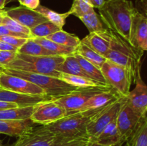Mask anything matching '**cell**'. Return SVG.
Returning <instances> with one entry per match:
<instances>
[{
    "label": "cell",
    "mask_w": 147,
    "mask_h": 146,
    "mask_svg": "<svg viewBox=\"0 0 147 146\" xmlns=\"http://www.w3.org/2000/svg\"><path fill=\"white\" fill-rule=\"evenodd\" d=\"M100 18L108 29L129 42L132 18L136 11L129 0H106L98 9Z\"/></svg>",
    "instance_id": "6da1fadb"
},
{
    "label": "cell",
    "mask_w": 147,
    "mask_h": 146,
    "mask_svg": "<svg viewBox=\"0 0 147 146\" xmlns=\"http://www.w3.org/2000/svg\"><path fill=\"white\" fill-rule=\"evenodd\" d=\"M65 56H31L17 53L16 57L4 68L40 74L58 78L57 68L63 62Z\"/></svg>",
    "instance_id": "7a4b0ae2"
},
{
    "label": "cell",
    "mask_w": 147,
    "mask_h": 146,
    "mask_svg": "<svg viewBox=\"0 0 147 146\" xmlns=\"http://www.w3.org/2000/svg\"><path fill=\"white\" fill-rule=\"evenodd\" d=\"M105 107L78 112L66 115L55 123L43 126L57 136L63 138L73 139L88 135L87 126L88 123Z\"/></svg>",
    "instance_id": "3957f363"
},
{
    "label": "cell",
    "mask_w": 147,
    "mask_h": 146,
    "mask_svg": "<svg viewBox=\"0 0 147 146\" xmlns=\"http://www.w3.org/2000/svg\"><path fill=\"white\" fill-rule=\"evenodd\" d=\"M2 72L31 82L33 84L42 89L45 92L46 94L51 97L53 99L68 94L72 92L76 91L79 89L78 87H73L65 82L60 79L44 75V74H34L27 72L20 71V70L4 68V67Z\"/></svg>",
    "instance_id": "277c9868"
},
{
    "label": "cell",
    "mask_w": 147,
    "mask_h": 146,
    "mask_svg": "<svg viewBox=\"0 0 147 146\" xmlns=\"http://www.w3.org/2000/svg\"><path fill=\"white\" fill-rule=\"evenodd\" d=\"M106 83L122 97H127L134 79L124 67L107 60L100 68Z\"/></svg>",
    "instance_id": "5b68a950"
},
{
    "label": "cell",
    "mask_w": 147,
    "mask_h": 146,
    "mask_svg": "<svg viewBox=\"0 0 147 146\" xmlns=\"http://www.w3.org/2000/svg\"><path fill=\"white\" fill-rule=\"evenodd\" d=\"M146 117L138 115L127 102L126 97L116 117V125L120 133L122 145L131 138L134 133L140 127Z\"/></svg>",
    "instance_id": "8992f818"
},
{
    "label": "cell",
    "mask_w": 147,
    "mask_h": 146,
    "mask_svg": "<svg viewBox=\"0 0 147 146\" xmlns=\"http://www.w3.org/2000/svg\"><path fill=\"white\" fill-rule=\"evenodd\" d=\"M111 89V87H86L70 92V94L53 99L58 102L66 112V115L80 112L86 102L95 94Z\"/></svg>",
    "instance_id": "52a82bcc"
},
{
    "label": "cell",
    "mask_w": 147,
    "mask_h": 146,
    "mask_svg": "<svg viewBox=\"0 0 147 146\" xmlns=\"http://www.w3.org/2000/svg\"><path fill=\"white\" fill-rule=\"evenodd\" d=\"M67 138L57 136L44 126L34 128L23 135L12 146H57Z\"/></svg>",
    "instance_id": "ba28073f"
},
{
    "label": "cell",
    "mask_w": 147,
    "mask_h": 146,
    "mask_svg": "<svg viewBox=\"0 0 147 146\" xmlns=\"http://www.w3.org/2000/svg\"><path fill=\"white\" fill-rule=\"evenodd\" d=\"M125 97H121L115 102L109 104L100 111L87 126V135L92 142H95L103 129L116 118L121 107L124 102Z\"/></svg>",
    "instance_id": "9c48e42d"
},
{
    "label": "cell",
    "mask_w": 147,
    "mask_h": 146,
    "mask_svg": "<svg viewBox=\"0 0 147 146\" xmlns=\"http://www.w3.org/2000/svg\"><path fill=\"white\" fill-rule=\"evenodd\" d=\"M66 116L65 109L55 100L43 102L34 107L30 120L33 123L47 125Z\"/></svg>",
    "instance_id": "30bf717a"
},
{
    "label": "cell",
    "mask_w": 147,
    "mask_h": 146,
    "mask_svg": "<svg viewBox=\"0 0 147 146\" xmlns=\"http://www.w3.org/2000/svg\"><path fill=\"white\" fill-rule=\"evenodd\" d=\"M0 88L22 94L47 95L42 89L31 82L4 72L0 73Z\"/></svg>",
    "instance_id": "8fae6325"
},
{
    "label": "cell",
    "mask_w": 147,
    "mask_h": 146,
    "mask_svg": "<svg viewBox=\"0 0 147 146\" xmlns=\"http://www.w3.org/2000/svg\"><path fill=\"white\" fill-rule=\"evenodd\" d=\"M5 14L30 29L41 23L48 21L46 17L35 10L22 5L5 10Z\"/></svg>",
    "instance_id": "7c38bea8"
},
{
    "label": "cell",
    "mask_w": 147,
    "mask_h": 146,
    "mask_svg": "<svg viewBox=\"0 0 147 146\" xmlns=\"http://www.w3.org/2000/svg\"><path fill=\"white\" fill-rule=\"evenodd\" d=\"M136 87L126 97L130 107L142 117H147V85L144 82L141 73L136 77Z\"/></svg>",
    "instance_id": "4fadbf2b"
},
{
    "label": "cell",
    "mask_w": 147,
    "mask_h": 146,
    "mask_svg": "<svg viewBox=\"0 0 147 146\" xmlns=\"http://www.w3.org/2000/svg\"><path fill=\"white\" fill-rule=\"evenodd\" d=\"M53 100L47 95L22 94L0 88V100L16 104L19 107H34L43 102Z\"/></svg>",
    "instance_id": "5bb4252c"
},
{
    "label": "cell",
    "mask_w": 147,
    "mask_h": 146,
    "mask_svg": "<svg viewBox=\"0 0 147 146\" xmlns=\"http://www.w3.org/2000/svg\"><path fill=\"white\" fill-rule=\"evenodd\" d=\"M147 36V17L137 9L132 18L129 42L134 47L142 49Z\"/></svg>",
    "instance_id": "9a60e30c"
},
{
    "label": "cell",
    "mask_w": 147,
    "mask_h": 146,
    "mask_svg": "<svg viewBox=\"0 0 147 146\" xmlns=\"http://www.w3.org/2000/svg\"><path fill=\"white\" fill-rule=\"evenodd\" d=\"M121 97H122V96L113 88L100 92L90 97L83 106L80 112L105 107L117 101Z\"/></svg>",
    "instance_id": "2e32d148"
},
{
    "label": "cell",
    "mask_w": 147,
    "mask_h": 146,
    "mask_svg": "<svg viewBox=\"0 0 147 146\" xmlns=\"http://www.w3.org/2000/svg\"><path fill=\"white\" fill-rule=\"evenodd\" d=\"M81 42L105 57L111 48L110 38L108 32V29L103 32L89 33L83 40H81Z\"/></svg>",
    "instance_id": "e0dca14e"
},
{
    "label": "cell",
    "mask_w": 147,
    "mask_h": 146,
    "mask_svg": "<svg viewBox=\"0 0 147 146\" xmlns=\"http://www.w3.org/2000/svg\"><path fill=\"white\" fill-rule=\"evenodd\" d=\"M30 119L22 120H0V134L20 137L33 128Z\"/></svg>",
    "instance_id": "ac0fdd59"
},
{
    "label": "cell",
    "mask_w": 147,
    "mask_h": 146,
    "mask_svg": "<svg viewBox=\"0 0 147 146\" xmlns=\"http://www.w3.org/2000/svg\"><path fill=\"white\" fill-rule=\"evenodd\" d=\"M95 142L103 146L122 145L120 133L116 125V118L103 129Z\"/></svg>",
    "instance_id": "d6986e66"
},
{
    "label": "cell",
    "mask_w": 147,
    "mask_h": 146,
    "mask_svg": "<svg viewBox=\"0 0 147 146\" xmlns=\"http://www.w3.org/2000/svg\"><path fill=\"white\" fill-rule=\"evenodd\" d=\"M59 79L63 80L65 82L78 88H86V87H110V86L104 85L103 84L98 82L92 79L81 76L73 75L67 73H60Z\"/></svg>",
    "instance_id": "ffe728a7"
},
{
    "label": "cell",
    "mask_w": 147,
    "mask_h": 146,
    "mask_svg": "<svg viewBox=\"0 0 147 146\" xmlns=\"http://www.w3.org/2000/svg\"><path fill=\"white\" fill-rule=\"evenodd\" d=\"M34 107L0 110V120H22L30 119Z\"/></svg>",
    "instance_id": "44dd1931"
},
{
    "label": "cell",
    "mask_w": 147,
    "mask_h": 146,
    "mask_svg": "<svg viewBox=\"0 0 147 146\" xmlns=\"http://www.w3.org/2000/svg\"><path fill=\"white\" fill-rule=\"evenodd\" d=\"M74 55L78 60V61L79 64L81 66L83 70L86 72V74H87L89 78L92 79V80H95V81L98 82L100 83V84L109 86L106 83V81L105 80L104 77H103V74H102L100 69H99L96 65L90 63V62L85 60L83 57H82L79 54L74 53Z\"/></svg>",
    "instance_id": "7402d4cb"
},
{
    "label": "cell",
    "mask_w": 147,
    "mask_h": 146,
    "mask_svg": "<svg viewBox=\"0 0 147 146\" xmlns=\"http://www.w3.org/2000/svg\"><path fill=\"white\" fill-rule=\"evenodd\" d=\"M35 42L38 43L40 45L44 47L47 50H50L52 52L55 53L56 55L67 56L76 53V48L73 47H67L65 46L61 45L57 43L54 42L51 40H48L45 37H34L32 38Z\"/></svg>",
    "instance_id": "603a6c76"
},
{
    "label": "cell",
    "mask_w": 147,
    "mask_h": 146,
    "mask_svg": "<svg viewBox=\"0 0 147 146\" xmlns=\"http://www.w3.org/2000/svg\"><path fill=\"white\" fill-rule=\"evenodd\" d=\"M57 71H59L60 72L73 74V75L88 77L86 72L83 70L78 61L75 57L74 54L65 56L64 61L57 68Z\"/></svg>",
    "instance_id": "cb8c5ba5"
},
{
    "label": "cell",
    "mask_w": 147,
    "mask_h": 146,
    "mask_svg": "<svg viewBox=\"0 0 147 146\" xmlns=\"http://www.w3.org/2000/svg\"><path fill=\"white\" fill-rule=\"evenodd\" d=\"M76 53L81 56L87 61L90 62V63L96 65L99 69L101 68L105 62L107 60L106 57L99 54L98 53L95 52L84 43L82 42L81 40H80V43L78 47L76 48Z\"/></svg>",
    "instance_id": "d4e9b609"
},
{
    "label": "cell",
    "mask_w": 147,
    "mask_h": 146,
    "mask_svg": "<svg viewBox=\"0 0 147 146\" xmlns=\"http://www.w3.org/2000/svg\"><path fill=\"white\" fill-rule=\"evenodd\" d=\"M45 38L48 39L61 45L73 48H77L80 43V40L77 36L63 31V29L56 31Z\"/></svg>",
    "instance_id": "484cf974"
},
{
    "label": "cell",
    "mask_w": 147,
    "mask_h": 146,
    "mask_svg": "<svg viewBox=\"0 0 147 146\" xmlns=\"http://www.w3.org/2000/svg\"><path fill=\"white\" fill-rule=\"evenodd\" d=\"M17 52L31 56H56L55 53L35 42L32 39H28L27 41L18 49Z\"/></svg>",
    "instance_id": "4316f807"
},
{
    "label": "cell",
    "mask_w": 147,
    "mask_h": 146,
    "mask_svg": "<svg viewBox=\"0 0 147 146\" xmlns=\"http://www.w3.org/2000/svg\"><path fill=\"white\" fill-rule=\"evenodd\" d=\"M79 19L87 27L90 33L103 32L108 29L107 27H103L101 19L96 14L95 10L79 17Z\"/></svg>",
    "instance_id": "83f0119b"
},
{
    "label": "cell",
    "mask_w": 147,
    "mask_h": 146,
    "mask_svg": "<svg viewBox=\"0 0 147 146\" xmlns=\"http://www.w3.org/2000/svg\"><path fill=\"white\" fill-rule=\"evenodd\" d=\"M35 11H37V12H39L42 15L44 16L45 17H46L47 19V20L53 23V24H55L56 26L60 27L62 29H63V26L65 24L66 19L70 15L69 11L65 13H63V14H60V13L56 12V11L50 9L47 7L42 5L39 6L36 9Z\"/></svg>",
    "instance_id": "f1b7e54d"
},
{
    "label": "cell",
    "mask_w": 147,
    "mask_h": 146,
    "mask_svg": "<svg viewBox=\"0 0 147 146\" xmlns=\"http://www.w3.org/2000/svg\"><path fill=\"white\" fill-rule=\"evenodd\" d=\"M1 24L5 25L11 31L21 36L22 38L32 39L30 29L22 25L21 24L17 22V21L10 18L9 17L6 15L5 13H4V15L2 17Z\"/></svg>",
    "instance_id": "f546056e"
},
{
    "label": "cell",
    "mask_w": 147,
    "mask_h": 146,
    "mask_svg": "<svg viewBox=\"0 0 147 146\" xmlns=\"http://www.w3.org/2000/svg\"><path fill=\"white\" fill-rule=\"evenodd\" d=\"M62 29L56 26L53 23L47 21L41 23L30 29L32 38L34 37H47V36L53 34Z\"/></svg>",
    "instance_id": "4dcf8cb0"
},
{
    "label": "cell",
    "mask_w": 147,
    "mask_h": 146,
    "mask_svg": "<svg viewBox=\"0 0 147 146\" xmlns=\"http://www.w3.org/2000/svg\"><path fill=\"white\" fill-rule=\"evenodd\" d=\"M126 143L130 146H147V117Z\"/></svg>",
    "instance_id": "1f68e13d"
},
{
    "label": "cell",
    "mask_w": 147,
    "mask_h": 146,
    "mask_svg": "<svg viewBox=\"0 0 147 146\" xmlns=\"http://www.w3.org/2000/svg\"><path fill=\"white\" fill-rule=\"evenodd\" d=\"M93 11H94V9L88 0H73L71 8L69 10V13L79 18Z\"/></svg>",
    "instance_id": "d6a6232c"
},
{
    "label": "cell",
    "mask_w": 147,
    "mask_h": 146,
    "mask_svg": "<svg viewBox=\"0 0 147 146\" xmlns=\"http://www.w3.org/2000/svg\"><path fill=\"white\" fill-rule=\"evenodd\" d=\"M92 143V140L88 135L67 139L60 143L57 146H88Z\"/></svg>",
    "instance_id": "836d02e7"
},
{
    "label": "cell",
    "mask_w": 147,
    "mask_h": 146,
    "mask_svg": "<svg viewBox=\"0 0 147 146\" xmlns=\"http://www.w3.org/2000/svg\"><path fill=\"white\" fill-rule=\"evenodd\" d=\"M28 39L21 38L17 37H11V36H2L0 37V40L5 42L7 44L13 46L15 48L19 49L27 41Z\"/></svg>",
    "instance_id": "e575fe53"
},
{
    "label": "cell",
    "mask_w": 147,
    "mask_h": 146,
    "mask_svg": "<svg viewBox=\"0 0 147 146\" xmlns=\"http://www.w3.org/2000/svg\"><path fill=\"white\" fill-rule=\"evenodd\" d=\"M17 53L10 51H0V64L4 67L7 66L15 58Z\"/></svg>",
    "instance_id": "d590c367"
},
{
    "label": "cell",
    "mask_w": 147,
    "mask_h": 146,
    "mask_svg": "<svg viewBox=\"0 0 147 146\" xmlns=\"http://www.w3.org/2000/svg\"><path fill=\"white\" fill-rule=\"evenodd\" d=\"M136 9L147 17V0H136Z\"/></svg>",
    "instance_id": "8d00e7d4"
},
{
    "label": "cell",
    "mask_w": 147,
    "mask_h": 146,
    "mask_svg": "<svg viewBox=\"0 0 147 146\" xmlns=\"http://www.w3.org/2000/svg\"><path fill=\"white\" fill-rule=\"evenodd\" d=\"M2 36H11V37H17L22 38L21 36L11 31L5 25L1 24L0 25V37H2Z\"/></svg>",
    "instance_id": "74e56055"
},
{
    "label": "cell",
    "mask_w": 147,
    "mask_h": 146,
    "mask_svg": "<svg viewBox=\"0 0 147 146\" xmlns=\"http://www.w3.org/2000/svg\"><path fill=\"white\" fill-rule=\"evenodd\" d=\"M40 5V0H24L22 6H24L30 9L35 10Z\"/></svg>",
    "instance_id": "f35d334b"
},
{
    "label": "cell",
    "mask_w": 147,
    "mask_h": 146,
    "mask_svg": "<svg viewBox=\"0 0 147 146\" xmlns=\"http://www.w3.org/2000/svg\"><path fill=\"white\" fill-rule=\"evenodd\" d=\"M17 50H18V49L7 44L5 42L0 40V51H10L17 52Z\"/></svg>",
    "instance_id": "ab89813d"
},
{
    "label": "cell",
    "mask_w": 147,
    "mask_h": 146,
    "mask_svg": "<svg viewBox=\"0 0 147 146\" xmlns=\"http://www.w3.org/2000/svg\"><path fill=\"white\" fill-rule=\"evenodd\" d=\"M19 107L18 106L14 103L9 102L1 101L0 100V110H5V109H11Z\"/></svg>",
    "instance_id": "60d3db41"
},
{
    "label": "cell",
    "mask_w": 147,
    "mask_h": 146,
    "mask_svg": "<svg viewBox=\"0 0 147 146\" xmlns=\"http://www.w3.org/2000/svg\"><path fill=\"white\" fill-rule=\"evenodd\" d=\"M88 1L93 9L96 8L98 9L101 8L106 2V0H88Z\"/></svg>",
    "instance_id": "b9f144b4"
},
{
    "label": "cell",
    "mask_w": 147,
    "mask_h": 146,
    "mask_svg": "<svg viewBox=\"0 0 147 146\" xmlns=\"http://www.w3.org/2000/svg\"><path fill=\"white\" fill-rule=\"evenodd\" d=\"M142 49L144 50V51H147V36L146 39H145L144 42L143 44H142Z\"/></svg>",
    "instance_id": "7bdbcfd3"
},
{
    "label": "cell",
    "mask_w": 147,
    "mask_h": 146,
    "mask_svg": "<svg viewBox=\"0 0 147 146\" xmlns=\"http://www.w3.org/2000/svg\"><path fill=\"white\" fill-rule=\"evenodd\" d=\"M6 5V0H0V9H4Z\"/></svg>",
    "instance_id": "ee69618b"
},
{
    "label": "cell",
    "mask_w": 147,
    "mask_h": 146,
    "mask_svg": "<svg viewBox=\"0 0 147 146\" xmlns=\"http://www.w3.org/2000/svg\"><path fill=\"white\" fill-rule=\"evenodd\" d=\"M88 146H103V145H101L98 144V143H97L96 142H92Z\"/></svg>",
    "instance_id": "f6af8a7d"
},
{
    "label": "cell",
    "mask_w": 147,
    "mask_h": 146,
    "mask_svg": "<svg viewBox=\"0 0 147 146\" xmlns=\"http://www.w3.org/2000/svg\"><path fill=\"white\" fill-rule=\"evenodd\" d=\"M4 11H5V10H4V11H0V17H2L3 15H4Z\"/></svg>",
    "instance_id": "bcb514c9"
},
{
    "label": "cell",
    "mask_w": 147,
    "mask_h": 146,
    "mask_svg": "<svg viewBox=\"0 0 147 146\" xmlns=\"http://www.w3.org/2000/svg\"><path fill=\"white\" fill-rule=\"evenodd\" d=\"M12 1H14V0H6V4H9V3L11 2Z\"/></svg>",
    "instance_id": "7dc6e473"
},
{
    "label": "cell",
    "mask_w": 147,
    "mask_h": 146,
    "mask_svg": "<svg viewBox=\"0 0 147 146\" xmlns=\"http://www.w3.org/2000/svg\"><path fill=\"white\" fill-rule=\"evenodd\" d=\"M24 0H18V1H19V2H20V4H21V5H22V4H23V2H24Z\"/></svg>",
    "instance_id": "c3c4849f"
},
{
    "label": "cell",
    "mask_w": 147,
    "mask_h": 146,
    "mask_svg": "<svg viewBox=\"0 0 147 146\" xmlns=\"http://www.w3.org/2000/svg\"><path fill=\"white\" fill-rule=\"evenodd\" d=\"M4 12H5V11H4ZM4 15H3V16H4ZM3 16H2V17H0V25H1V21H2Z\"/></svg>",
    "instance_id": "681fc988"
},
{
    "label": "cell",
    "mask_w": 147,
    "mask_h": 146,
    "mask_svg": "<svg viewBox=\"0 0 147 146\" xmlns=\"http://www.w3.org/2000/svg\"><path fill=\"white\" fill-rule=\"evenodd\" d=\"M0 146H3V143H2V140L0 139Z\"/></svg>",
    "instance_id": "f907efd6"
},
{
    "label": "cell",
    "mask_w": 147,
    "mask_h": 146,
    "mask_svg": "<svg viewBox=\"0 0 147 146\" xmlns=\"http://www.w3.org/2000/svg\"><path fill=\"white\" fill-rule=\"evenodd\" d=\"M3 69H4V67H3V66H1V64H0V70H1V71H2V70H3Z\"/></svg>",
    "instance_id": "816d5d0a"
},
{
    "label": "cell",
    "mask_w": 147,
    "mask_h": 146,
    "mask_svg": "<svg viewBox=\"0 0 147 146\" xmlns=\"http://www.w3.org/2000/svg\"><path fill=\"white\" fill-rule=\"evenodd\" d=\"M121 146H130L129 145V144L128 143H126V144L124 145H121Z\"/></svg>",
    "instance_id": "f5cc1de1"
},
{
    "label": "cell",
    "mask_w": 147,
    "mask_h": 146,
    "mask_svg": "<svg viewBox=\"0 0 147 146\" xmlns=\"http://www.w3.org/2000/svg\"><path fill=\"white\" fill-rule=\"evenodd\" d=\"M4 11V9H0V11Z\"/></svg>",
    "instance_id": "db71d44e"
},
{
    "label": "cell",
    "mask_w": 147,
    "mask_h": 146,
    "mask_svg": "<svg viewBox=\"0 0 147 146\" xmlns=\"http://www.w3.org/2000/svg\"><path fill=\"white\" fill-rule=\"evenodd\" d=\"M1 72H2V71H1V70H0V73H1Z\"/></svg>",
    "instance_id": "11a10c76"
}]
</instances>
